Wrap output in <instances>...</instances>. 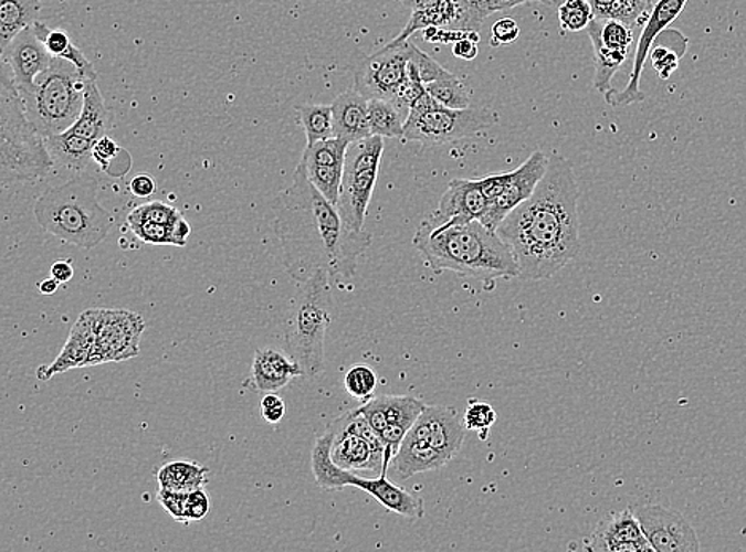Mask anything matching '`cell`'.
Here are the masks:
<instances>
[{
  "instance_id": "obj_1",
  "label": "cell",
  "mask_w": 746,
  "mask_h": 552,
  "mask_svg": "<svg viewBox=\"0 0 746 552\" xmlns=\"http://www.w3.org/2000/svg\"><path fill=\"white\" fill-rule=\"evenodd\" d=\"M274 230L281 243L282 263L296 283L304 284L317 270L350 279L358 258L371 247L367 231H354L315 189L302 162L293 183L274 202Z\"/></svg>"
},
{
  "instance_id": "obj_2",
  "label": "cell",
  "mask_w": 746,
  "mask_h": 552,
  "mask_svg": "<svg viewBox=\"0 0 746 552\" xmlns=\"http://www.w3.org/2000/svg\"><path fill=\"white\" fill-rule=\"evenodd\" d=\"M578 200L570 161L554 157L534 194L500 223L497 234L513 252L523 279H550L577 258L581 251Z\"/></svg>"
},
{
  "instance_id": "obj_3",
  "label": "cell",
  "mask_w": 746,
  "mask_h": 552,
  "mask_svg": "<svg viewBox=\"0 0 746 552\" xmlns=\"http://www.w3.org/2000/svg\"><path fill=\"white\" fill-rule=\"evenodd\" d=\"M412 245L434 274L452 270L484 283L521 277L508 244L480 220L443 230L419 226Z\"/></svg>"
},
{
  "instance_id": "obj_4",
  "label": "cell",
  "mask_w": 746,
  "mask_h": 552,
  "mask_svg": "<svg viewBox=\"0 0 746 552\" xmlns=\"http://www.w3.org/2000/svg\"><path fill=\"white\" fill-rule=\"evenodd\" d=\"M99 180L80 172L66 183L43 191L34 205L40 229L64 243L92 251L114 225V216L99 202Z\"/></svg>"
},
{
  "instance_id": "obj_5",
  "label": "cell",
  "mask_w": 746,
  "mask_h": 552,
  "mask_svg": "<svg viewBox=\"0 0 746 552\" xmlns=\"http://www.w3.org/2000/svg\"><path fill=\"white\" fill-rule=\"evenodd\" d=\"M54 161L45 139L29 121L12 72L0 71V168L3 182H35L52 172Z\"/></svg>"
},
{
  "instance_id": "obj_6",
  "label": "cell",
  "mask_w": 746,
  "mask_h": 552,
  "mask_svg": "<svg viewBox=\"0 0 746 552\" xmlns=\"http://www.w3.org/2000/svg\"><path fill=\"white\" fill-rule=\"evenodd\" d=\"M329 279L327 270H317L285 314V351L300 364L303 376H318L325 370V337L335 314Z\"/></svg>"
},
{
  "instance_id": "obj_7",
  "label": "cell",
  "mask_w": 746,
  "mask_h": 552,
  "mask_svg": "<svg viewBox=\"0 0 746 552\" xmlns=\"http://www.w3.org/2000/svg\"><path fill=\"white\" fill-rule=\"evenodd\" d=\"M88 81L67 60L53 57L52 64L21 93L24 112L43 139L67 131L78 120Z\"/></svg>"
},
{
  "instance_id": "obj_8",
  "label": "cell",
  "mask_w": 746,
  "mask_h": 552,
  "mask_svg": "<svg viewBox=\"0 0 746 552\" xmlns=\"http://www.w3.org/2000/svg\"><path fill=\"white\" fill-rule=\"evenodd\" d=\"M498 121L500 115L494 108H449L438 104L427 92L409 107L401 140L427 147L444 146L481 135Z\"/></svg>"
},
{
  "instance_id": "obj_9",
  "label": "cell",
  "mask_w": 746,
  "mask_h": 552,
  "mask_svg": "<svg viewBox=\"0 0 746 552\" xmlns=\"http://www.w3.org/2000/svg\"><path fill=\"white\" fill-rule=\"evenodd\" d=\"M409 41L387 43L383 49L361 57L354 68L355 89L367 99H386L404 115L409 114V63L412 52Z\"/></svg>"
},
{
  "instance_id": "obj_10",
  "label": "cell",
  "mask_w": 746,
  "mask_h": 552,
  "mask_svg": "<svg viewBox=\"0 0 746 552\" xmlns=\"http://www.w3.org/2000/svg\"><path fill=\"white\" fill-rule=\"evenodd\" d=\"M382 155L383 137L380 136L353 142L347 150L338 209L350 230L364 231Z\"/></svg>"
},
{
  "instance_id": "obj_11",
  "label": "cell",
  "mask_w": 746,
  "mask_h": 552,
  "mask_svg": "<svg viewBox=\"0 0 746 552\" xmlns=\"http://www.w3.org/2000/svg\"><path fill=\"white\" fill-rule=\"evenodd\" d=\"M550 158L543 151H534L524 164L511 172L494 174L481 179L488 211L483 222L488 230L497 231L511 211L523 204L534 194L549 168Z\"/></svg>"
},
{
  "instance_id": "obj_12",
  "label": "cell",
  "mask_w": 746,
  "mask_h": 552,
  "mask_svg": "<svg viewBox=\"0 0 746 552\" xmlns=\"http://www.w3.org/2000/svg\"><path fill=\"white\" fill-rule=\"evenodd\" d=\"M93 316L94 346L90 367L122 362L139 353L144 319L125 309H90Z\"/></svg>"
},
{
  "instance_id": "obj_13",
  "label": "cell",
  "mask_w": 746,
  "mask_h": 552,
  "mask_svg": "<svg viewBox=\"0 0 746 552\" xmlns=\"http://www.w3.org/2000/svg\"><path fill=\"white\" fill-rule=\"evenodd\" d=\"M687 0H658L648 17L647 23L642 29L639 42H637L635 53H633L632 71H630L629 83L622 92L613 89L605 96V100L611 107L630 106V104L642 103L644 93L640 89V81L644 64L650 56L655 39L668 31L670 24L683 13L686 9Z\"/></svg>"
},
{
  "instance_id": "obj_14",
  "label": "cell",
  "mask_w": 746,
  "mask_h": 552,
  "mask_svg": "<svg viewBox=\"0 0 746 552\" xmlns=\"http://www.w3.org/2000/svg\"><path fill=\"white\" fill-rule=\"evenodd\" d=\"M633 514L642 526L644 537L653 551L697 552L701 541L691 522L681 512L662 505H642L633 508Z\"/></svg>"
},
{
  "instance_id": "obj_15",
  "label": "cell",
  "mask_w": 746,
  "mask_h": 552,
  "mask_svg": "<svg viewBox=\"0 0 746 552\" xmlns=\"http://www.w3.org/2000/svg\"><path fill=\"white\" fill-rule=\"evenodd\" d=\"M488 211V200L481 180L454 179L441 198L440 205L420 226L425 230H443L466 223L483 222Z\"/></svg>"
},
{
  "instance_id": "obj_16",
  "label": "cell",
  "mask_w": 746,
  "mask_h": 552,
  "mask_svg": "<svg viewBox=\"0 0 746 552\" xmlns=\"http://www.w3.org/2000/svg\"><path fill=\"white\" fill-rule=\"evenodd\" d=\"M411 9L407 26L393 39L400 43L409 41L418 31L429 28L455 29V31H480L481 23L463 6L462 0H400Z\"/></svg>"
},
{
  "instance_id": "obj_17",
  "label": "cell",
  "mask_w": 746,
  "mask_h": 552,
  "mask_svg": "<svg viewBox=\"0 0 746 552\" xmlns=\"http://www.w3.org/2000/svg\"><path fill=\"white\" fill-rule=\"evenodd\" d=\"M350 142L340 137L318 140L314 146H306L302 164L315 189L321 191L332 204L338 205L340 185H343L344 166Z\"/></svg>"
},
{
  "instance_id": "obj_18",
  "label": "cell",
  "mask_w": 746,
  "mask_h": 552,
  "mask_svg": "<svg viewBox=\"0 0 746 552\" xmlns=\"http://www.w3.org/2000/svg\"><path fill=\"white\" fill-rule=\"evenodd\" d=\"M571 550L590 552H648L653 551L644 537L642 526L632 510L613 512L596 527L581 544H571Z\"/></svg>"
},
{
  "instance_id": "obj_19",
  "label": "cell",
  "mask_w": 746,
  "mask_h": 552,
  "mask_svg": "<svg viewBox=\"0 0 746 552\" xmlns=\"http://www.w3.org/2000/svg\"><path fill=\"white\" fill-rule=\"evenodd\" d=\"M329 425L335 431L332 457L338 467L353 473L372 471L380 475L386 467V449L376 447L361 433L355 431L347 413Z\"/></svg>"
},
{
  "instance_id": "obj_20",
  "label": "cell",
  "mask_w": 746,
  "mask_h": 552,
  "mask_svg": "<svg viewBox=\"0 0 746 552\" xmlns=\"http://www.w3.org/2000/svg\"><path fill=\"white\" fill-rule=\"evenodd\" d=\"M408 435L437 447L449 460L458 456L465 442L466 427L455 407L427 406Z\"/></svg>"
},
{
  "instance_id": "obj_21",
  "label": "cell",
  "mask_w": 746,
  "mask_h": 552,
  "mask_svg": "<svg viewBox=\"0 0 746 552\" xmlns=\"http://www.w3.org/2000/svg\"><path fill=\"white\" fill-rule=\"evenodd\" d=\"M2 61L12 72L18 92L24 93L32 88L35 78L52 64L53 56L45 49L34 26L27 28L2 50Z\"/></svg>"
},
{
  "instance_id": "obj_22",
  "label": "cell",
  "mask_w": 746,
  "mask_h": 552,
  "mask_svg": "<svg viewBox=\"0 0 746 552\" xmlns=\"http://www.w3.org/2000/svg\"><path fill=\"white\" fill-rule=\"evenodd\" d=\"M94 346V328L92 310H85L69 333L66 346L52 364L38 368L40 381H49L60 373L74 368L90 367Z\"/></svg>"
},
{
  "instance_id": "obj_23",
  "label": "cell",
  "mask_w": 746,
  "mask_h": 552,
  "mask_svg": "<svg viewBox=\"0 0 746 552\" xmlns=\"http://www.w3.org/2000/svg\"><path fill=\"white\" fill-rule=\"evenodd\" d=\"M389 467L390 464H386V467L380 471L378 478L372 479L361 478V476H357V473H355L350 486L357 487V489L369 493L372 499L378 500L383 508L395 512V514H400L403 516V518L409 519L423 518V512H425L423 500L418 499V497L412 496V493H409L407 490L401 489V487L390 482L389 478H387V470H389Z\"/></svg>"
},
{
  "instance_id": "obj_24",
  "label": "cell",
  "mask_w": 746,
  "mask_h": 552,
  "mask_svg": "<svg viewBox=\"0 0 746 552\" xmlns=\"http://www.w3.org/2000/svg\"><path fill=\"white\" fill-rule=\"evenodd\" d=\"M303 376L300 364L287 351L264 348L256 351L252 363V381L256 391L275 393L290 384L292 379Z\"/></svg>"
},
{
  "instance_id": "obj_25",
  "label": "cell",
  "mask_w": 746,
  "mask_h": 552,
  "mask_svg": "<svg viewBox=\"0 0 746 552\" xmlns=\"http://www.w3.org/2000/svg\"><path fill=\"white\" fill-rule=\"evenodd\" d=\"M332 112L335 137L353 144L372 136L369 128L368 99L357 89L340 93L332 104Z\"/></svg>"
},
{
  "instance_id": "obj_26",
  "label": "cell",
  "mask_w": 746,
  "mask_h": 552,
  "mask_svg": "<svg viewBox=\"0 0 746 552\" xmlns=\"http://www.w3.org/2000/svg\"><path fill=\"white\" fill-rule=\"evenodd\" d=\"M382 400L383 407H386L387 427L380 432V438L386 445V454L395 457L427 404L414 396L382 395Z\"/></svg>"
},
{
  "instance_id": "obj_27",
  "label": "cell",
  "mask_w": 746,
  "mask_h": 552,
  "mask_svg": "<svg viewBox=\"0 0 746 552\" xmlns=\"http://www.w3.org/2000/svg\"><path fill=\"white\" fill-rule=\"evenodd\" d=\"M449 461L451 460L430 443L407 435L400 449H398L397 456L392 458V467L397 478L400 481H407L419 473L438 470V468L448 465Z\"/></svg>"
},
{
  "instance_id": "obj_28",
  "label": "cell",
  "mask_w": 746,
  "mask_h": 552,
  "mask_svg": "<svg viewBox=\"0 0 746 552\" xmlns=\"http://www.w3.org/2000/svg\"><path fill=\"white\" fill-rule=\"evenodd\" d=\"M335 439V431L328 425L327 431L315 439L311 467H313L315 482L324 490H340L350 486L355 473L343 470L333 460L332 447Z\"/></svg>"
},
{
  "instance_id": "obj_29",
  "label": "cell",
  "mask_w": 746,
  "mask_h": 552,
  "mask_svg": "<svg viewBox=\"0 0 746 552\" xmlns=\"http://www.w3.org/2000/svg\"><path fill=\"white\" fill-rule=\"evenodd\" d=\"M34 31L53 57L71 61L86 81H97V72L96 68H94L92 61L83 54L78 46H75L74 43H72L71 38H69L67 32L64 31V29H53L46 26L42 21H38V23L34 24Z\"/></svg>"
},
{
  "instance_id": "obj_30",
  "label": "cell",
  "mask_w": 746,
  "mask_h": 552,
  "mask_svg": "<svg viewBox=\"0 0 746 552\" xmlns=\"http://www.w3.org/2000/svg\"><path fill=\"white\" fill-rule=\"evenodd\" d=\"M42 12V0H0V43L2 50L27 28L34 26Z\"/></svg>"
},
{
  "instance_id": "obj_31",
  "label": "cell",
  "mask_w": 746,
  "mask_h": 552,
  "mask_svg": "<svg viewBox=\"0 0 746 552\" xmlns=\"http://www.w3.org/2000/svg\"><path fill=\"white\" fill-rule=\"evenodd\" d=\"M45 142L54 161L75 169V171H83L90 160H93L96 140L75 135L71 129H67L61 135L46 137Z\"/></svg>"
},
{
  "instance_id": "obj_32",
  "label": "cell",
  "mask_w": 746,
  "mask_h": 552,
  "mask_svg": "<svg viewBox=\"0 0 746 552\" xmlns=\"http://www.w3.org/2000/svg\"><path fill=\"white\" fill-rule=\"evenodd\" d=\"M107 123L108 112L105 107L104 97L101 95L99 86H97L96 81L88 82L82 114L69 129L75 135L99 140L101 137L107 136Z\"/></svg>"
},
{
  "instance_id": "obj_33",
  "label": "cell",
  "mask_w": 746,
  "mask_h": 552,
  "mask_svg": "<svg viewBox=\"0 0 746 552\" xmlns=\"http://www.w3.org/2000/svg\"><path fill=\"white\" fill-rule=\"evenodd\" d=\"M209 468L198 461H169L158 471L159 489L190 492L201 489L208 482Z\"/></svg>"
},
{
  "instance_id": "obj_34",
  "label": "cell",
  "mask_w": 746,
  "mask_h": 552,
  "mask_svg": "<svg viewBox=\"0 0 746 552\" xmlns=\"http://www.w3.org/2000/svg\"><path fill=\"white\" fill-rule=\"evenodd\" d=\"M126 225L133 231L134 236L145 244L185 247L191 234V226L185 219H180L174 225H161V223L144 222V220H126Z\"/></svg>"
},
{
  "instance_id": "obj_35",
  "label": "cell",
  "mask_w": 746,
  "mask_h": 552,
  "mask_svg": "<svg viewBox=\"0 0 746 552\" xmlns=\"http://www.w3.org/2000/svg\"><path fill=\"white\" fill-rule=\"evenodd\" d=\"M368 118L372 136L403 139L407 115L390 100L369 99Z\"/></svg>"
},
{
  "instance_id": "obj_36",
  "label": "cell",
  "mask_w": 746,
  "mask_h": 552,
  "mask_svg": "<svg viewBox=\"0 0 746 552\" xmlns=\"http://www.w3.org/2000/svg\"><path fill=\"white\" fill-rule=\"evenodd\" d=\"M662 35H664L665 42H662L661 38L655 39L650 57L659 78L661 81H669L675 74L676 68H679L681 57L686 53L687 39L681 32L675 31V29H672L670 43H668V32H662Z\"/></svg>"
},
{
  "instance_id": "obj_37",
  "label": "cell",
  "mask_w": 746,
  "mask_h": 552,
  "mask_svg": "<svg viewBox=\"0 0 746 552\" xmlns=\"http://www.w3.org/2000/svg\"><path fill=\"white\" fill-rule=\"evenodd\" d=\"M592 42L593 63H596V74H593V88L600 95L607 96L608 93L613 92L611 81L619 68L624 66L626 61L629 60L630 52H619V50L607 49L602 42L597 38H589Z\"/></svg>"
},
{
  "instance_id": "obj_38",
  "label": "cell",
  "mask_w": 746,
  "mask_h": 552,
  "mask_svg": "<svg viewBox=\"0 0 746 552\" xmlns=\"http://www.w3.org/2000/svg\"><path fill=\"white\" fill-rule=\"evenodd\" d=\"M298 121L304 129V135H306V146H314L318 140L335 137L332 106L304 104V106L298 107Z\"/></svg>"
},
{
  "instance_id": "obj_39",
  "label": "cell",
  "mask_w": 746,
  "mask_h": 552,
  "mask_svg": "<svg viewBox=\"0 0 746 552\" xmlns=\"http://www.w3.org/2000/svg\"><path fill=\"white\" fill-rule=\"evenodd\" d=\"M425 88L429 95L441 106L449 108L472 107V89L451 72L444 77L438 78V81L427 83Z\"/></svg>"
},
{
  "instance_id": "obj_40",
  "label": "cell",
  "mask_w": 746,
  "mask_h": 552,
  "mask_svg": "<svg viewBox=\"0 0 746 552\" xmlns=\"http://www.w3.org/2000/svg\"><path fill=\"white\" fill-rule=\"evenodd\" d=\"M93 161H96L104 172L114 177H123L132 168V158H129L128 151L123 150L108 136L101 137L94 144Z\"/></svg>"
},
{
  "instance_id": "obj_41",
  "label": "cell",
  "mask_w": 746,
  "mask_h": 552,
  "mask_svg": "<svg viewBox=\"0 0 746 552\" xmlns=\"http://www.w3.org/2000/svg\"><path fill=\"white\" fill-rule=\"evenodd\" d=\"M597 20H619L633 29L643 28L647 20L632 0H589Z\"/></svg>"
},
{
  "instance_id": "obj_42",
  "label": "cell",
  "mask_w": 746,
  "mask_h": 552,
  "mask_svg": "<svg viewBox=\"0 0 746 552\" xmlns=\"http://www.w3.org/2000/svg\"><path fill=\"white\" fill-rule=\"evenodd\" d=\"M560 29L564 32H579L588 29L590 21L596 18L589 0H564L557 7Z\"/></svg>"
},
{
  "instance_id": "obj_43",
  "label": "cell",
  "mask_w": 746,
  "mask_h": 552,
  "mask_svg": "<svg viewBox=\"0 0 746 552\" xmlns=\"http://www.w3.org/2000/svg\"><path fill=\"white\" fill-rule=\"evenodd\" d=\"M495 422H497V413L491 404L481 402V400H469V406L463 414V424H465L466 431L477 433L480 439L485 442Z\"/></svg>"
},
{
  "instance_id": "obj_44",
  "label": "cell",
  "mask_w": 746,
  "mask_h": 552,
  "mask_svg": "<svg viewBox=\"0 0 746 552\" xmlns=\"http://www.w3.org/2000/svg\"><path fill=\"white\" fill-rule=\"evenodd\" d=\"M378 388V374L367 364H355L344 376V389L357 400H371Z\"/></svg>"
},
{
  "instance_id": "obj_45",
  "label": "cell",
  "mask_w": 746,
  "mask_h": 552,
  "mask_svg": "<svg viewBox=\"0 0 746 552\" xmlns=\"http://www.w3.org/2000/svg\"><path fill=\"white\" fill-rule=\"evenodd\" d=\"M180 219H183V215L180 214L179 209L166 202L154 201L134 209L126 220H144V222L161 223V225H174Z\"/></svg>"
},
{
  "instance_id": "obj_46",
  "label": "cell",
  "mask_w": 746,
  "mask_h": 552,
  "mask_svg": "<svg viewBox=\"0 0 746 552\" xmlns=\"http://www.w3.org/2000/svg\"><path fill=\"white\" fill-rule=\"evenodd\" d=\"M411 63L418 67L420 77H422L425 85L427 83H432L449 74V71H445V68L441 66L438 61H434L432 56L422 52L416 43H412Z\"/></svg>"
},
{
  "instance_id": "obj_47",
  "label": "cell",
  "mask_w": 746,
  "mask_h": 552,
  "mask_svg": "<svg viewBox=\"0 0 746 552\" xmlns=\"http://www.w3.org/2000/svg\"><path fill=\"white\" fill-rule=\"evenodd\" d=\"M158 501L177 522H182L185 526L190 524L188 522V492L159 489Z\"/></svg>"
},
{
  "instance_id": "obj_48",
  "label": "cell",
  "mask_w": 746,
  "mask_h": 552,
  "mask_svg": "<svg viewBox=\"0 0 746 552\" xmlns=\"http://www.w3.org/2000/svg\"><path fill=\"white\" fill-rule=\"evenodd\" d=\"M519 34L521 28L516 20H513V18H500L498 21H495L494 26H492V46L497 49V46L511 45V43L517 41Z\"/></svg>"
},
{
  "instance_id": "obj_49",
  "label": "cell",
  "mask_w": 746,
  "mask_h": 552,
  "mask_svg": "<svg viewBox=\"0 0 746 552\" xmlns=\"http://www.w3.org/2000/svg\"><path fill=\"white\" fill-rule=\"evenodd\" d=\"M210 500L204 487L188 492V522H198L208 518Z\"/></svg>"
},
{
  "instance_id": "obj_50",
  "label": "cell",
  "mask_w": 746,
  "mask_h": 552,
  "mask_svg": "<svg viewBox=\"0 0 746 552\" xmlns=\"http://www.w3.org/2000/svg\"><path fill=\"white\" fill-rule=\"evenodd\" d=\"M262 416L267 424H279L285 416V403L275 393H266L262 400Z\"/></svg>"
},
{
  "instance_id": "obj_51",
  "label": "cell",
  "mask_w": 746,
  "mask_h": 552,
  "mask_svg": "<svg viewBox=\"0 0 746 552\" xmlns=\"http://www.w3.org/2000/svg\"><path fill=\"white\" fill-rule=\"evenodd\" d=\"M477 43H480V32L474 31L469 38L462 39V41L455 42L452 46V53L455 57L463 61H473L476 60L480 49H477Z\"/></svg>"
},
{
  "instance_id": "obj_52",
  "label": "cell",
  "mask_w": 746,
  "mask_h": 552,
  "mask_svg": "<svg viewBox=\"0 0 746 552\" xmlns=\"http://www.w3.org/2000/svg\"><path fill=\"white\" fill-rule=\"evenodd\" d=\"M462 3L481 24L484 23L485 18L502 10L500 0H462Z\"/></svg>"
},
{
  "instance_id": "obj_53",
  "label": "cell",
  "mask_w": 746,
  "mask_h": 552,
  "mask_svg": "<svg viewBox=\"0 0 746 552\" xmlns=\"http://www.w3.org/2000/svg\"><path fill=\"white\" fill-rule=\"evenodd\" d=\"M129 190L136 198H148L157 191V182L147 174L136 176L129 183Z\"/></svg>"
},
{
  "instance_id": "obj_54",
  "label": "cell",
  "mask_w": 746,
  "mask_h": 552,
  "mask_svg": "<svg viewBox=\"0 0 746 552\" xmlns=\"http://www.w3.org/2000/svg\"><path fill=\"white\" fill-rule=\"evenodd\" d=\"M52 277L57 280L60 284H67L69 280L74 277V266L71 265V262L67 259H60V262H54L52 265Z\"/></svg>"
},
{
  "instance_id": "obj_55",
  "label": "cell",
  "mask_w": 746,
  "mask_h": 552,
  "mask_svg": "<svg viewBox=\"0 0 746 552\" xmlns=\"http://www.w3.org/2000/svg\"><path fill=\"white\" fill-rule=\"evenodd\" d=\"M60 283H57L54 277H50V279L42 280V283L39 284V291L42 295H54L57 291V288H60Z\"/></svg>"
},
{
  "instance_id": "obj_56",
  "label": "cell",
  "mask_w": 746,
  "mask_h": 552,
  "mask_svg": "<svg viewBox=\"0 0 746 552\" xmlns=\"http://www.w3.org/2000/svg\"><path fill=\"white\" fill-rule=\"evenodd\" d=\"M528 2H543V3H545V0H500V6H502V10H508V9H514V7L523 6V3H528Z\"/></svg>"
},
{
  "instance_id": "obj_57",
  "label": "cell",
  "mask_w": 746,
  "mask_h": 552,
  "mask_svg": "<svg viewBox=\"0 0 746 552\" xmlns=\"http://www.w3.org/2000/svg\"><path fill=\"white\" fill-rule=\"evenodd\" d=\"M563 2L564 0H545L546 6L549 7H559Z\"/></svg>"
}]
</instances>
